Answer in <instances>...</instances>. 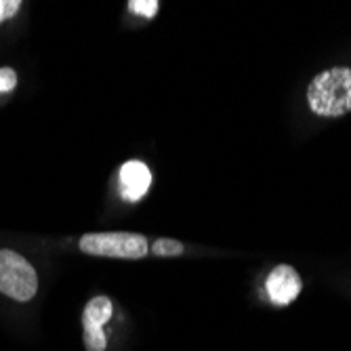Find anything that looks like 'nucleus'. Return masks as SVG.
Instances as JSON below:
<instances>
[{
    "mask_svg": "<svg viewBox=\"0 0 351 351\" xmlns=\"http://www.w3.org/2000/svg\"><path fill=\"white\" fill-rule=\"evenodd\" d=\"M307 101L317 116L335 118L351 112V70L332 68L317 74L307 88Z\"/></svg>",
    "mask_w": 351,
    "mask_h": 351,
    "instance_id": "obj_1",
    "label": "nucleus"
},
{
    "mask_svg": "<svg viewBox=\"0 0 351 351\" xmlns=\"http://www.w3.org/2000/svg\"><path fill=\"white\" fill-rule=\"evenodd\" d=\"M80 250L93 257H112V259H143L149 252L147 240L141 234L129 232H104L86 234L78 242Z\"/></svg>",
    "mask_w": 351,
    "mask_h": 351,
    "instance_id": "obj_2",
    "label": "nucleus"
},
{
    "mask_svg": "<svg viewBox=\"0 0 351 351\" xmlns=\"http://www.w3.org/2000/svg\"><path fill=\"white\" fill-rule=\"evenodd\" d=\"M36 291L38 276L34 267L15 250H0V293L15 301H29Z\"/></svg>",
    "mask_w": 351,
    "mask_h": 351,
    "instance_id": "obj_3",
    "label": "nucleus"
},
{
    "mask_svg": "<svg viewBox=\"0 0 351 351\" xmlns=\"http://www.w3.org/2000/svg\"><path fill=\"white\" fill-rule=\"evenodd\" d=\"M265 289H267V295H269V301L278 307H284L293 303L303 284H301V278L299 274L295 271V267L291 265H278L269 271L267 276V282H265Z\"/></svg>",
    "mask_w": 351,
    "mask_h": 351,
    "instance_id": "obj_4",
    "label": "nucleus"
},
{
    "mask_svg": "<svg viewBox=\"0 0 351 351\" xmlns=\"http://www.w3.org/2000/svg\"><path fill=\"white\" fill-rule=\"evenodd\" d=\"M118 179H120V194L126 202L141 200L152 185V173L139 160H129L126 165H122Z\"/></svg>",
    "mask_w": 351,
    "mask_h": 351,
    "instance_id": "obj_5",
    "label": "nucleus"
},
{
    "mask_svg": "<svg viewBox=\"0 0 351 351\" xmlns=\"http://www.w3.org/2000/svg\"><path fill=\"white\" fill-rule=\"evenodd\" d=\"M112 301L108 297H95L86 303L84 313H82V322L95 324V326H104L110 317H112Z\"/></svg>",
    "mask_w": 351,
    "mask_h": 351,
    "instance_id": "obj_6",
    "label": "nucleus"
},
{
    "mask_svg": "<svg viewBox=\"0 0 351 351\" xmlns=\"http://www.w3.org/2000/svg\"><path fill=\"white\" fill-rule=\"evenodd\" d=\"M82 328H84V347H86V351H106L104 326H95V324L82 322Z\"/></svg>",
    "mask_w": 351,
    "mask_h": 351,
    "instance_id": "obj_7",
    "label": "nucleus"
},
{
    "mask_svg": "<svg viewBox=\"0 0 351 351\" xmlns=\"http://www.w3.org/2000/svg\"><path fill=\"white\" fill-rule=\"evenodd\" d=\"M185 246L179 240H171V238H160L152 244V254L156 257H177V254H183Z\"/></svg>",
    "mask_w": 351,
    "mask_h": 351,
    "instance_id": "obj_8",
    "label": "nucleus"
},
{
    "mask_svg": "<svg viewBox=\"0 0 351 351\" xmlns=\"http://www.w3.org/2000/svg\"><path fill=\"white\" fill-rule=\"evenodd\" d=\"M158 5L156 0H131L129 3V9L133 11V13H137V15H143V17H154L156 13H158Z\"/></svg>",
    "mask_w": 351,
    "mask_h": 351,
    "instance_id": "obj_9",
    "label": "nucleus"
},
{
    "mask_svg": "<svg viewBox=\"0 0 351 351\" xmlns=\"http://www.w3.org/2000/svg\"><path fill=\"white\" fill-rule=\"evenodd\" d=\"M17 86V74L11 68H0V93H9Z\"/></svg>",
    "mask_w": 351,
    "mask_h": 351,
    "instance_id": "obj_10",
    "label": "nucleus"
},
{
    "mask_svg": "<svg viewBox=\"0 0 351 351\" xmlns=\"http://www.w3.org/2000/svg\"><path fill=\"white\" fill-rule=\"evenodd\" d=\"M21 3L19 0H0V21L11 19L19 11Z\"/></svg>",
    "mask_w": 351,
    "mask_h": 351,
    "instance_id": "obj_11",
    "label": "nucleus"
}]
</instances>
